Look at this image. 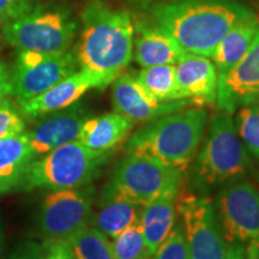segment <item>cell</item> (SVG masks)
Instances as JSON below:
<instances>
[{"label":"cell","mask_w":259,"mask_h":259,"mask_svg":"<svg viewBox=\"0 0 259 259\" xmlns=\"http://www.w3.org/2000/svg\"><path fill=\"white\" fill-rule=\"evenodd\" d=\"M109 155L94 151L76 139L32 161L21 187L53 191L87 186L99 176Z\"/></svg>","instance_id":"obj_5"},{"label":"cell","mask_w":259,"mask_h":259,"mask_svg":"<svg viewBox=\"0 0 259 259\" xmlns=\"http://www.w3.org/2000/svg\"><path fill=\"white\" fill-rule=\"evenodd\" d=\"M176 206L190 259H225L226 241L212 199L179 190Z\"/></svg>","instance_id":"obj_8"},{"label":"cell","mask_w":259,"mask_h":259,"mask_svg":"<svg viewBox=\"0 0 259 259\" xmlns=\"http://www.w3.org/2000/svg\"><path fill=\"white\" fill-rule=\"evenodd\" d=\"M142 85L161 102L180 101L178 93L176 65L143 67L137 74Z\"/></svg>","instance_id":"obj_23"},{"label":"cell","mask_w":259,"mask_h":259,"mask_svg":"<svg viewBox=\"0 0 259 259\" xmlns=\"http://www.w3.org/2000/svg\"><path fill=\"white\" fill-rule=\"evenodd\" d=\"M206 127L194 164L197 184L204 190L239 180L251 167L232 114L218 109Z\"/></svg>","instance_id":"obj_4"},{"label":"cell","mask_w":259,"mask_h":259,"mask_svg":"<svg viewBox=\"0 0 259 259\" xmlns=\"http://www.w3.org/2000/svg\"><path fill=\"white\" fill-rule=\"evenodd\" d=\"M259 30V17L251 14L236 22L220 41L211 59L218 72V92L231 71L242 59Z\"/></svg>","instance_id":"obj_18"},{"label":"cell","mask_w":259,"mask_h":259,"mask_svg":"<svg viewBox=\"0 0 259 259\" xmlns=\"http://www.w3.org/2000/svg\"><path fill=\"white\" fill-rule=\"evenodd\" d=\"M89 116V112L78 103L40 116L31 131L27 132L35 157L78 139L80 128Z\"/></svg>","instance_id":"obj_14"},{"label":"cell","mask_w":259,"mask_h":259,"mask_svg":"<svg viewBox=\"0 0 259 259\" xmlns=\"http://www.w3.org/2000/svg\"><path fill=\"white\" fill-rule=\"evenodd\" d=\"M66 241L74 259H114L111 239L92 226L85 227Z\"/></svg>","instance_id":"obj_24"},{"label":"cell","mask_w":259,"mask_h":259,"mask_svg":"<svg viewBox=\"0 0 259 259\" xmlns=\"http://www.w3.org/2000/svg\"><path fill=\"white\" fill-rule=\"evenodd\" d=\"M10 72L4 63L0 61V101L11 95V82H10Z\"/></svg>","instance_id":"obj_32"},{"label":"cell","mask_w":259,"mask_h":259,"mask_svg":"<svg viewBox=\"0 0 259 259\" xmlns=\"http://www.w3.org/2000/svg\"><path fill=\"white\" fill-rule=\"evenodd\" d=\"M80 19L82 32L76 52L80 69L102 74L113 83L134 58L131 15L103 0H89Z\"/></svg>","instance_id":"obj_2"},{"label":"cell","mask_w":259,"mask_h":259,"mask_svg":"<svg viewBox=\"0 0 259 259\" xmlns=\"http://www.w3.org/2000/svg\"><path fill=\"white\" fill-rule=\"evenodd\" d=\"M253 14L238 0H167L153 6L154 23L186 53L211 58L236 22Z\"/></svg>","instance_id":"obj_1"},{"label":"cell","mask_w":259,"mask_h":259,"mask_svg":"<svg viewBox=\"0 0 259 259\" xmlns=\"http://www.w3.org/2000/svg\"><path fill=\"white\" fill-rule=\"evenodd\" d=\"M76 31L77 23L69 12L34 6L25 15L5 23L3 37L19 52L59 54L69 51Z\"/></svg>","instance_id":"obj_7"},{"label":"cell","mask_w":259,"mask_h":259,"mask_svg":"<svg viewBox=\"0 0 259 259\" xmlns=\"http://www.w3.org/2000/svg\"><path fill=\"white\" fill-rule=\"evenodd\" d=\"M142 210L141 204L101 193L99 209L92 215L89 226L113 239L128 227L139 223Z\"/></svg>","instance_id":"obj_22"},{"label":"cell","mask_w":259,"mask_h":259,"mask_svg":"<svg viewBox=\"0 0 259 259\" xmlns=\"http://www.w3.org/2000/svg\"><path fill=\"white\" fill-rule=\"evenodd\" d=\"M206 126L205 108L179 109L134 132L126 143V154L151 157L184 173L198 153Z\"/></svg>","instance_id":"obj_3"},{"label":"cell","mask_w":259,"mask_h":259,"mask_svg":"<svg viewBox=\"0 0 259 259\" xmlns=\"http://www.w3.org/2000/svg\"><path fill=\"white\" fill-rule=\"evenodd\" d=\"M36 160L28 134L0 141V194L19 189L31 162Z\"/></svg>","instance_id":"obj_20"},{"label":"cell","mask_w":259,"mask_h":259,"mask_svg":"<svg viewBox=\"0 0 259 259\" xmlns=\"http://www.w3.org/2000/svg\"><path fill=\"white\" fill-rule=\"evenodd\" d=\"M111 244L114 259L151 258L139 223L128 227L115 238L111 239Z\"/></svg>","instance_id":"obj_25"},{"label":"cell","mask_w":259,"mask_h":259,"mask_svg":"<svg viewBox=\"0 0 259 259\" xmlns=\"http://www.w3.org/2000/svg\"><path fill=\"white\" fill-rule=\"evenodd\" d=\"M151 259H190L185 236L179 222L177 221L173 231L160 245Z\"/></svg>","instance_id":"obj_28"},{"label":"cell","mask_w":259,"mask_h":259,"mask_svg":"<svg viewBox=\"0 0 259 259\" xmlns=\"http://www.w3.org/2000/svg\"><path fill=\"white\" fill-rule=\"evenodd\" d=\"M3 247H4V233H3L2 226H0V255H2Z\"/></svg>","instance_id":"obj_34"},{"label":"cell","mask_w":259,"mask_h":259,"mask_svg":"<svg viewBox=\"0 0 259 259\" xmlns=\"http://www.w3.org/2000/svg\"><path fill=\"white\" fill-rule=\"evenodd\" d=\"M78 66L76 54L69 51L59 54L21 51L10 74L11 95L18 105L27 102L76 72Z\"/></svg>","instance_id":"obj_11"},{"label":"cell","mask_w":259,"mask_h":259,"mask_svg":"<svg viewBox=\"0 0 259 259\" xmlns=\"http://www.w3.org/2000/svg\"><path fill=\"white\" fill-rule=\"evenodd\" d=\"M213 206L226 244L259 241V191L253 184L232 181L220 190Z\"/></svg>","instance_id":"obj_10"},{"label":"cell","mask_w":259,"mask_h":259,"mask_svg":"<svg viewBox=\"0 0 259 259\" xmlns=\"http://www.w3.org/2000/svg\"><path fill=\"white\" fill-rule=\"evenodd\" d=\"M234 122L239 138L246 150L259 160V103L242 106L235 116Z\"/></svg>","instance_id":"obj_26"},{"label":"cell","mask_w":259,"mask_h":259,"mask_svg":"<svg viewBox=\"0 0 259 259\" xmlns=\"http://www.w3.org/2000/svg\"><path fill=\"white\" fill-rule=\"evenodd\" d=\"M8 259H45L44 245L36 241H24L12 251Z\"/></svg>","instance_id":"obj_30"},{"label":"cell","mask_w":259,"mask_h":259,"mask_svg":"<svg viewBox=\"0 0 259 259\" xmlns=\"http://www.w3.org/2000/svg\"><path fill=\"white\" fill-rule=\"evenodd\" d=\"M178 193H166L143 206L139 225L143 231L151 257L167 239L177 223L176 198Z\"/></svg>","instance_id":"obj_21"},{"label":"cell","mask_w":259,"mask_h":259,"mask_svg":"<svg viewBox=\"0 0 259 259\" xmlns=\"http://www.w3.org/2000/svg\"><path fill=\"white\" fill-rule=\"evenodd\" d=\"M134 126L135 122L116 112L89 116L80 128L78 141L94 151L111 154L127 139Z\"/></svg>","instance_id":"obj_19"},{"label":"cell","mask_w":259,"mask_h":259,"mask_svg":"<svg viewBox=\"0 0 259 259\" xmlns=\"http://www.w3.org/2000/svg\"><path fill=\"white\" fill-rule=\"evenodd\" d=\"M259 103V30L250 48L218 92L216 107L233 114L236 107Z\"/></svg>","instance_id":"obj_15"},{"label":"cell","mask_w":259,"mask_h":259,"mask_svg":"<svg viewBox=\"0 0 259 259\" xmlns=\"http://www.w3.org/2000/svg\"><path fill=\"white\" fill-rule=\"evenodd\" d=\"M45 259H74L66 240L45 241Z\"/></svg>","instance_id":"obj_31"},{"label":"cell","mask_w":259,"mask_h":259,"mask_svg":"<svg viewBox=\"0 0 259 259\" xmlns=\"http://www.w3.org/2000/svg\"><path fill=\"white\" fill-rule=\"evenodd\" d=\"M181 183V171L151 157L127 154L116 163L102 193L144 206L166 193H178Z\"/></svg>","instance_id":"obj_6"},{"label":"cell","mask_w":259,"mask_h":259,"mask_svg":"<svg viewBox=\"0 0 259 259\" xmlns=\"http://www.w3.org/2000/svg\"><path fill=\"white\" fill-rule=\"evenodd\" d=\"M179 99L203 107L218 99V72L210 58L185 53L176 64Z\"/></svg>","instance_id":"obj_16"},{"label":"cell","mask_w":259,"mask_h":259,"mask_svg":"<svg viewBox=\"0 0 259 259\" xmlns=\"http://www.w3.org/2000/svg\"><path fill=\"white\" fill-rule=\"evenodd\" d=\"M130 2L134 3V4H136V5H142V6H144V5L150 4V3L154 2V0H130Z\"/></svg>","instance_id":"obj_33"},{"label":"cell","mask_w":259,"mask_h":259,"mask_svg":"<svg viewBox=\"0 0 259 259\" xmlns=\"http://www.w3.org/2000/svg\"><path fill=\"white\" fill-rule=\"evenodd\" d=\"M147 259H151V258H147Z\"/></svg>","instance_id":"obj_35"},{"label":"cell","mask_w":259,"mask_h":259,"mask_svg":"<svg viewBox=\"0 0 259 259\" xmlns=\"http://www.w3.org/2000/svg\"><path fill=\"white\" fill-rule=\"evenodd\" d=\"M112 101L116 113L132 122H150L162 115L185 108L189 101L161 102L142 85L137 76L124 73L112 83Z\"/></svg>","instance_id":"obj_12"},{"label":"cell","mask_w":259,"mask_h":259,"mask_svg":"<svg viewBox=\"0 0 259 259\" xmlns=\"http://www.w3.org/2000/svg\"><path fill=\"white\" fill-rule=\"evenodd\" d=\"M25 132V122L18 108L8 97L0 101V141Z\"/></svg>","instance_id":"obj_27"},{"label":"cell","mask_w":259,"mask_h":259,"mask_svg":"<svg viewBox=\"0 0 259 259\" xmlns=\"http://www.w3.org/2000/svg\"><path fill=\"white\" fill-rule=\"evenodd\" d=\"M94 189L89 186L53 190L42 200L37 228L45 241L67 240L89 226Z\"/></svg>","instance_id":"obj_9"},{"label":"cell","mask_w":259,"mask_h":259,"mask_svg":"<svg viewBox=\"0 0 259 259\" xmlns=\"http://www.w3.org/2000/svg\"><path fill=\"white\" fill-rule=\"evenodd\" d=\"M32 8L31 0H0V24L21 17Z\"/></svg>","instance_id":"obj_29"},{"label":"cell","mask_w":259,"mask_h":259,"mask_svg":"<svg viewBox=\"0 0 259 259\" xmlns=\"http://www.w3.org/2000/svg\"><path fill=\"white\" fill-rule=\"evenodd\" d=\"M134 24V58L142 67L176 65L186 53L167 31L154 22H136Z\"/></svg>","instance_id":"obj_17"},{"label":"cell","mask_w":259,"mask_h":259,"mask_svg":"<svg viewBox=\"0 0 259 259\" xmlns=\"http://www.w3.org/2000/svg\"><path fill=\"white\" fill-rule=\"evenodd\" d=\"M109 84L112 80L102 74L80 69L35 99L19 103V107L27 116L40 118L74 105L89 90L105 89Z\"/></svg>","instance_id":"obj_13"}]
</instances>
